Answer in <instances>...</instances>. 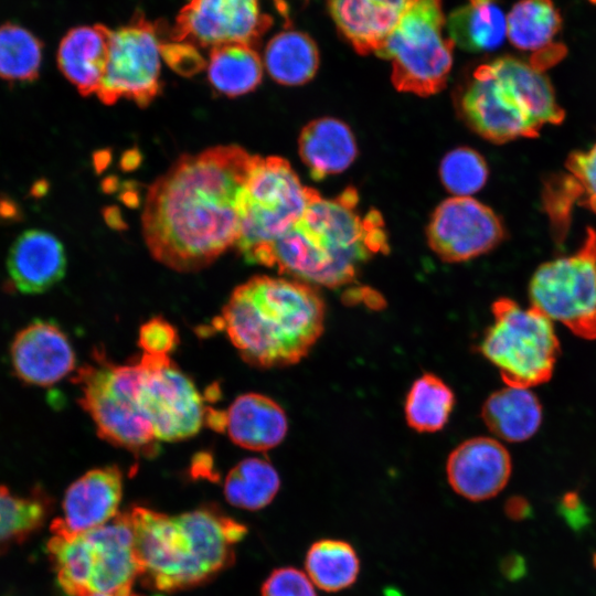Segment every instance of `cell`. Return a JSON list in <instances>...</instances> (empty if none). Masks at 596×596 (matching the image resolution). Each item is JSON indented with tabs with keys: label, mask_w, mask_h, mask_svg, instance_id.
Segmentation results:
<instances>
[{
	"label": "cell",
	"mask_w": 596,
	"mask_h": 596,
	"mask_svg": "<svg viewBox=\"0 0 596 596\" xmlns=\"http://www.w3.org/2000/svg\"><path fill=\"white\" fill-rule=\"evenodd\" d=\"M315 192L286 159L253 156L240 199L236 247L244 259L260 265L268 247L304 215Z\"/></svg>",
	"instance_id": "obj_8"
},
{
	"label": "cell",
	"mask_w": 596,
	"mask_h": 596,
	"mask_svg": "<svg viewBox=\"0 0 596 596\" xmlns=\"http://www.w3.org/2000/svg\"><path fill=\"white\" fill-rule=\"evenodd\" d=\"M224 428L235 445L265 451L284 440L288 421L283 407L273 398L246 393L236 397L224 412Z\"/></svg>",
	"instance_id": "obj_22"
},
{
	"label": "cell",
	"mask_w": 596,
	"mask_h": 596,
	"mask_svg": "<svg viewBox=\"0 0 596 596\" xmlns=\"http://www.w3.org/2000/svg\"><path fill=\"white\" fill-rule=\"evenodd\" d=\"M324 319V302L312 285L257 275L233 290L213 324L245 362L270 369L304 359L321 337Z\"/></svg>",
	"instance_id": "obj_3"
},
{
	"label": "cell",
	"mask_w": 596,
	"mask_h": 596,
	"mask_svg": "<svg viewBox=\"0 0 596 596\" xmlns=\"http://www.w3.org/2000/svg\"><path fill=\"white\" fill-rule=\"evenodd\" d=\"M306 574L318 588L336 593L351 587L360 573V558L355 549L341 539H320L308 549L305 557Z\"/></svg>",
	"instance_id": "obj_28"
},
{
	"label": "cell",
	"mask_w": 596,
	"mask_h": 596,
	"mask_svg": "<svg viewBox=\"0 0 596 596\" xmlns=\"http://www.w3.org/2000/svg\"><path fill=\"white\" fill-rule=\"evenodd\" d=\"M429 247L444 262H466L498 246L505 236L500 217L470 196L443 201L427 225Z\"/></svg>",
	"instance_id": "obj_15"
},
{
	"label": "cell",
	"mask_w": 596,
	"mask_h": 596,
	"mask_svg": "<svg viewBox=\"0 0 596 596\" xmlns=\"http://www.w3.org/2000/svg\"><path fill=\"white\" fill-rule=\"evenodd\" d=\"M445 29L441 0H416L405 12L377 54L391 61L397 91L428 97L446 86L455 43Z\"/></svg>",
	"instance_id": "obj_10"
},
{
	"label": "cell",
	"mask_w": 596,
	"mask_h": 596,
	"mask_svg": "<svg viewBox=\"0 0 596 596\" xmlns=\"http://www.w3.org/2000/svg\"><path fill=\"white\" fill-rule=\"evenodd\" d=\"M455 405L453 390L437 375L425 373L416 379L405 400L408 426L419 433L440 430Z\"/></svg>",
	"instance_id": "obj_31"
},
{
	"label": "cell",
	"mask_w": 596,
	"mask_h": 596,
	"mask_svg": "<svg viewBox=\"0 0 596 596\" xmlns=\"http://www.w3.org/2000/svg\"><path fill=\"white\" fill-rule=\"evenodd\" d=\"M416 0H329L340 33L361 55L379 54Z\"/></svg>",
	"instance_id": "obj_20"
},
{
	"label": "cell",
	"mask_w": 596,
	"mask_h": 596,
	"mask_svg": "<svg viewBox=\"0 0 596 596\" xmlns=\"http://www.w3.org/2000/svg\"><path fill=\"white\" fill-rule=\"evenodd\" d=\"M386 596H401L400 592H396L395 589H389L385 592Z\"/></svg>",
	"instance_id": "obj_40"
},
{
	"label": "cell",
	"mask_w": 596,
	"mask_h": 596,
	"mask_svg": "<svg viewBox=\"0 0 596 596\" xmlns=\"http://www.w3.org/2000/svg\"><path fill=\"white\" fill-rule=\"evenodd\" d=\"M448 36L469 52L499 47L507 35V17L497 0H468L446 19Z\"/></svg>",
	"instance_id": "obj_25"
},
{
	"label": "cell",
	"mask_w": 596,
	"mask_h": 596,
	"mask_svg": "<svg viewBox=\"0 0 596 596\" xmlns=\"http://www.w3.org/2000/svg\"><path fill=\"white\" fill-rule=\"evenodd\" d=\"M481 417L493 435L519 443L538 432L542 406L530 389L507 385L488 396L481 407Z\"/></svg>",
	"instance_id": "obj_24"
},
{
	"label": "cell",
	"mask_w": 596,
	"mask_h": 596,
	"mask_svg": "<svg viewBox=\"0 0 596 596\" xmlns=\"http://www.w3.org/2000/svg\"><path fill=\"white\" fill-rule=\"evenodd\" d=\"M489 174L483 157L469 147L449 151L441 160L439 177L455 196H470L483 188Z\"/></svg>",
	"instance_id": "obj_34"
},
{
	"label": "cell",
	"mask_w": 596,
	"mask_h": 596,
	"mask_svg": "<svg viewBox=\"0 0 596 596\" xmlns=\"http://www.w3.org/2000/svg\"><path fill=\"white\" fill-rule=\"evenodd\" d=\"M129 514L140 576L164 592L196 586L224 570L247 532L210 508L168 515L135 507Z\"/></svg>",
	"instance_id": "obj_4"
},
{
	"label": "cell",
	"mask_w": 596,
	"mask_h": 596,
	"mask_svg": "<svg viewBox=\"0 0 596 596\" xmlns=\"http://www.w3.org/2000/svg\"><path fill=\"white\" fill-rule=\"evenodd\" d=\"M89 596H109V595H104V594H93V595H89ZM132 596H137V595H132Z\"/></svg>",
	"instance_id": "obj_41"
},
{
	"label": "cell",
	"mask_w": 596,
	"mask_h": 596,
	"mask_svg": "<svg viewBox=\"0 0 596 596\" xmlns=\"http://www.w3.org/2000/svg\"><path fill=\"white\" fill-rule=\"evenodd\" d=\"M7 269L13 287L20 292H44L65 275L64 247L47 231L26 230L12 243L7 257Z\"/></svg>",
	"instance_id": "obj_19"
},
{
	"label": "cell",
	"mask_w": 596,
	"mask_h": 596,
	"mask_svg": "<svg viewBox=\"0 0 596 596\" xmlns=\"http://www.w3.org/2000/svg\"><path fill=\"white\" fill-rule=\"evenodd\" d=\"M459 106L468 126L496 143L536 137L545 125L564 119L543 71L512 56L479 65Z\"/></svg>",
	"instance_id": "obj_5"
},
{
	"label": "cell",
	"mask_w": 596,
	"mask_h": 596,
	"mask_svg": "<svg viewBox=\"0 0 596 596\" xmlns=\"http://www.w3.org/2000/svg\"><path fill=\"white\" fill-rule=\"evenodd\" d=\"M491 311L493 322L483 333L481 354L509 386L530 389L547 382L561 351L553 321L539 309L522 308L504 297L492 304Z\"/></svg>",
	"instance_id": "obj_9"
},
{
	"label": "cell",
	"mask_w": 596,
	"mask_h": 596,
	"mask_svg": "<svg viewBox=\"0 0 596 596\" xmlns=\"http://www.w3.org/2000/svg\"><path fill=\"white\" fill-rule=\"evenodd\" d=\"M567 183L575 201L596 213V142L568 156Z\"/></svg>",
	"instance_id": "obj_35"
},
{
	"label": "cell",
	"mask_w": 596,
	"mask_h": 596,
	"mask_svg": "<svg viewBox=\"0 0 596 596\" xmlns=\"http://www.w3.org/2000/svg\"><path fill=\"white\" fill-rule=\"evenodd\" d=\"M140 404L157 440L192 437L205 423L206 407L192 380L169 355L139 356Z\"/></svg>",
	"instance_id": "obj_13"
},
{
	"label": "cell",
	"mask_w": 596,
	"mask_h": 596,
	"mask_svg": "<svg viewBox=\"0 0 596 596\" xmlns=\"http://www.w3.org/2000/svg\"><path fill=\"white\" fill-rule=\"evenodd\" d=\"M14 375L23 383L51 386L75 369V353L65 332L55 323L35 320L21 329L10 345Z\"/></svg>",
	"instance_id": "obj_16"
},
{
	"label": "cell",
	"mask_w": 596,
	"mask_h": 596,
	"mask_svg": "<svg viewBox=\"0 0 596 596\" xmlns=\"http://www.w3.org/2000/svg\"><path fill=\"white\" fill-rule=\"evenodd\" d=\"M504 511L508 518L519 521L530 515L531 508L524 498L512 497L507 501Z\"/></svg>",
	"instance_id": "obj_38"
},
{
	"label": "cell",
	"mask_w": 596,
	"mask_h": 596,
	"mask_svg": "<svg viewBox=\"0 0 596 596\" xmlns=\"http://www.w3.org/2000/svg\"><path fill=\"white\" fill-rule=\"evenodd\" d=\"M279 488V475L269 461L246 458L228 471L224 496L230 504L254 511L268 505Z\"/></svg>",
	"instance_id": "obj_30"
},
{
	"label": "cell",
	"mask_w": 596,
	"mask_h": 596,
	"mask_svg": "<svg viewBox=\"0 0 596 596\" xmlns=\"http://www.w3.org/2000/svg\"><path fill=\"white\" fill-rule=\"evenodd\" d=\"M73 381L81 391L78 403L100 438L136 456L157 454L158 440L140 404L139 359L117 364L95 350L93 362L82 366Z\"/></svg>",
	"instance_id": "obj_7"
},
{
	"label": "cell",
	"mask_w": 596,
	"mask_h": 596,
	"mask_svg": "<svg viewBox=\"0 0 596 596\" xmlns=\"http://www.w3.org/2000/svg\"><path fill=\"white\" fill-rule=\"evenodd\" d=\"M178 342L177 329L161 317L151 318L139 329L138 345L143 354L170 356Z\"/></svg>",
	"instance_id": "obj_37"
},
{
	"label": "cell",
	"mask_w": 596,
	"mask_h": 596,
	"mask_svg": "<svg viewBox=\"0 0 596 596\" xmlns=\"http://www.w3.org/2000/svg\"><path fill=\"white\" fill-rule=\"evenodd\" d=\"M272 23L259 0H189L169 34L171 41L210 49L234 42L256 46Z\"/></svg>",
	"instance_id": "obj_14"
},
{
	"label": "cell",
	"mask_w": 596,
	"mask_h": 596,
	"mask_svg": "<svg viewBox=\"0 0 596 596\" xmlns=\"http://www.w3.org/2000/svg\"><path fill=\"white\" fill-rule=\"evenodd\" d=\"M262 596H317L309 576L291 566L273 571L262 586Z\"/></svg>",
	"instance_id": "obj_36"
},
{
	"label": "cell",
	"mask_w": 596,
	"mask_h": 596,
	"mask_svg": "<svg viewBox=\"0 0 596 596\" xmlns=\"http://www.w3.org/2000/svg\"><path fill=\"white\" fill-rule=\"evenodd\" d=\"M562 28V17L552 0H519L507 15V36L519 50L543 51Z\"/></svg>",
	"instance_id": "obj_29"
},
{
	"label": "cell",
	"mask_w": 596,
	"mask_h": 596,
	"mask_svg": "<svg viewBox=\"0 0 596 596\" xmlns=\"http://www.w3.org/2000/svg\"><path fill=\"white\" fill-rule=\"evenodd\" d=\"M47 552L68 596H132L141 575L129 512L76 535L53 534Z\"/></svg>",
	"instance_id": "obj_6"
},
{
	"label": "cell",
	"mask_w": 596,
	"mask_h": 596,
	"mask_svg": "<svg viewBox=\"0 0 596 596\" xmlns=\"http://www.w3.org/2000/svg\"><path fill=\"white\" fill-rule=\"evenodd\" d=\"M46 511L47 499L40 490L19 496L0 486V552L33 533L43 523Z\"/></svg>",
	"instance_id": "obj_33"
},
{
	"label": "cell",
	"mask_w": 596,
	"mask_h": 596,
	"mask_svg": "<svg viewBox=\"0 0 596 596\" xmlns=\"http://www.w3.org/2000/svg\"><path fill=\"white\" fill-rule=\"evenodd\" d=\"M358 204L354 188L333 199L316 190L304 215L268 247L260 265L309 285L353 283L366 260L389 251L381 214L372 210L362 216Z\"/></svg>",
	"instance_id": "obj_2"
},
{
	"label": "cell",
	"mask_w": 596,
	"mask_h": 596,
	"mask_svg": "<svg viewBox=\"0 0 596 596\" xmlns=\"http://www.w3.org/2000/svg\"><path fill=\"white\" fill-rule=\"evenodd\" d=\"M43 58L41 40L26 28L7 22L0 25V78L12 84L38 79Z\"/></svg>",
	"instance_id": "obj_32"
},
{
	"label": "cell",
	"mask_w": 596,
	"mask_h": 596,
	"mask_svg": "<svg viewBox=\"0 0 596 596\" xmlns=\"http://www.w3.org/2000/svg\"><path fill=\"white\" fill-rule=\"evenodd\" d=\"M531 306L574 334L596 339V232L577 252L543 263L529 284Z\"/></svg>",
	"instance_id": "obj_11"
},
{
	"label": "cell",
	"mask_w": 596,
	"mask_h": 596,
	"mask_svg": "<svg viewBox=\"0 0 596 596\" xmlns=\"http://www.w3.org/2000/svg\"><path fill=\"white\" fill-rule=\"evenodd\" d=\"M252 161L240 146H216L181 156L149 187L141 223L156 260L191 273L236 245L240 199Z\"/></svg>",
	"instance_id": "obj_1"
},
{
	"label": "cell",
	"mask_w": 596,
	"mask_h": 596,
	"mask_svg": "<svg viewBox=\"0 0 596 596\" xmlns=\"http://www.w3.org/2000/svg\"><path fill=\"white\" fill-rule=\"evenodd\" d=\"M500 568L507 578H518L524 573V563L518 555H507L501 561Z\"/></svg>",
	"instance_id": "obj_39"
},
{
	"label": "cell",
	"mask_w": 596,
	"mask_h": 596,
	"mask_svg": "<svg viewBox=\"0 0 596 596\" xmlns=\"http://www.w3.org/2000/svg\"><path fill=\"white\" fill-rule=\"evenodd\" d=\"M121 494L123 473L117 466L85 472L67 488L63 517L52 522V534L71 536L107 523L118 514Z\"/></svg>",
	"instance_id": "obj_18"
},
{
	"label": "cell",
	"mask_w": 596,
	"mask_h": 596,
	"mask_svg": "<svg viewBox=\"0 0 596 596\" xmlns=\"http://www.w3.org/2000/svg\"><path fill=\"white\" fill-rule=\"evenodd\" d=\"M512 461L496 438L473 437L462 441L448 456L447 480L451 489L470 501L496 497L507 486Z\"/></svg>",
	"instance_id": "obj_17"
},
{
	"label": "cell",
	"mask_w": 596,
	"mask_h": 596,
	"mask_svg": "<svg viewBox=\"0 0 596 596\" xmlns=\"http://www.w3.org/2000/svg\"><path fill=\"white\" fill-rule=\"evenodd\" d=\"M160 40L158 29L142 13L111 30L109 56L97 96L113 105L121 98L147 107L160 92Z\"/></svg>",
	"instance_id": "obj_12"
},
{
	"label": "cell",
	"mask_w": 596,
	"mask_h": 596,
	"mask_svg": "<svg viewBox=\"0 0 596 596\" xmlns=\"http://www.w3.org/2000/svg\"><path fill=\"white\" fill-rule=\"evenodd\" d=\"M298 148L302 162L315 180L343 172L358 155L350 127L332 117L308 123L299 135Z\"/></svg>",
	"instance_id": "obj_23"
},
{
	"label": "cell",
	"mask_w": 596,
	"mask_h": 596,
	"mask_svg": "<svg viewBox=\"0 0 596 596\" xmlns=\"http://www.w3.org/2000/svg\"><path fill=\"white\" fill-rule=\"evenodd\" d=\"M111 30L79 25L66 32L57 49V66L82 96L97 94L106 72Z\"/></svg>",
	"instance_id": "obj_21"
},
{
	"label": "cell",
	"mask_w": 596,
	"mask_h": 596,
	"mask_svg": "<svg viewBox=\"0 0 596 596\" xmlns=\"http://www.w3.org/2000/svg\"><path fill=\"white\" fill-rule=\"evenodd\" d=\"M264 65L275 82L287 86L302 85L318 71L319 50L307 33L287 29L267 43Z\"/></svg>",
	"instance_id": "obj_26"
},
{
	"label": "cell",
	"mask_w": 596,
	"mask_h": 596,
	"mask_svg": "<svg viewBox=\"0 0 596 596\" xmlns=\"http://www.w3.org/2000/svg\"><path fill=\"white\" fill-rule=\"evenodd\" d=\"M207 76L219 93L237 97L254 91L263 77V62L255 46L234 42L211 49Z\"/></svg>",
	"instance_id": "obj_27"
}]
</instances>
